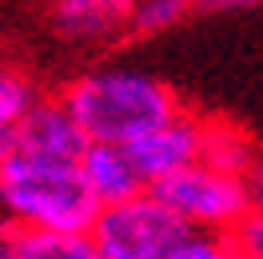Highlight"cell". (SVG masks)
Listing matches in <instances>:
<instances>
[{
	"label": "cell",
	"mask_w": 263,
	"mask_h": 259,
	"mask_svg": "<svg viewBox=\"0 0 263 259\" xmlns=\"http://www.w3.org/2000/svg\"><path fill=\"white\" fill-rule=\"evenodd\" d=\"M0 211L4 219L28 231L88 235L100 215V203L84 183L80 160L44 156L12 144L0 160Z\"/></svg>",
	"instance_id": "1"
},
{
	"label": "cell",
	"mask_w": 263,
	"mask_h": 259,
	"mask_svg": "<svg viewBox=\"0 0 263 259\" xmlns=\"http://www.w3.org/2000/svg\"><path fill=\"white\" fill-rule=\"evenodd\" d=\"M60 104L76 120L84 140L132 144L167 116L180 112V100L160 76L140 68H96L64 88Z\"/></svg>",
	"instance_id": "2"
},
{
	"label": "cell",
	"mask_w": 263,
	"mask_h": 259,
	"mask_svg": "<svg viewBox=\"0 0 263 259\" xmlns=\"http://www.w3.org/2000/svg\"><path fill=\"white\" fill-rule=\"evenodd\" d=\"M192 231L196 227L172 215L152 192H140L100 208L88 235L100 259H180Z\"/></svg>",
	"instance_id": "3"
},
{
	"label": "cell",
	"mask_w": 263,
	"mask_h": 259,
	"mask_svg": "<svg viewBox=\"0 0 263 259\" xmlns=\"http://www.w3.org/2000/svg\"><path fill=\"white\" fill-rule=\"evenodd\" d=\"M172 215H180L187 227L196 231H231L243 219V211L251 208L243 176L212 168V163H187L180 172H172L167 179L148 188Z\"/></svg>",
	"instance_id": "4"
},
{
	"label": "cell",
	"mask_w": 263,
	"mask_h": 259,
	"mask_svg": "<svg viewBox=\"0 0 263 259\" xmlns=\"http://www.w3.org/2000/svg\"><path fill=\"white\" fill-rule=\"evenodd\" d=\"M199 144H203V120L180 108L176 116H167L164 124H156L152 132H144L140 140H132V144H124V147H128L140 179L152 188V183L167 179L172 172L196 163Z\"/></svg>",
	"instance_id": "5"
},
{
	"label": "cell",
	"mask_w": 263,
	"mask_h": 259,
	"mask_svg": "<svg viewBox=\"0 0 263 259\" xmlns=\"http://www.w3.org/2000/svg\"><path fill=\"white\" fill-rule=\"evenodd\" d=\"M80 172H84V183H88V192H92V199L100 208L148 192V183L140 179V172H136V163H132L124 144H96V140H88L80 152Z\"/></svg>",
	"instance_id": "6"
},
{
	"label": "cell",
	"mask_w": 263,
	"mask_h": 259,
	"mask_svg": "<svg viewBox=\"0 0 263 259\" xmlns=\"http://www.w3.org/2000/svg\"><path fill=\"white\" fill-rule=\"evenodd\" d=\"M132 4L136 0H52V28L64 40L96 44L128 28Z\"/></svg>",
	"instance_id": "7"
},
{
	"label": "cell",
	"mask_w": 263,
	"mask_h": 259,
	"mask_svg": "<svg viewBox=\"0 0 263 259\" xmlns=\"http://www.w3.org/2000/svg\"><path fill=\"white\" fill-rule=\"evenodd\" d=\"M16 147H28V152H44V156H72L80 160L84 152V132L76 128V120L68 116V108L60 100H36V108L16 124V136H12Z\"/></svg>",
	"instance_id": "8"
},
{
	"label": "cell",
	"mask_w": 263,
	"mask_h": 259,
	"mask_svg": "<svg viewBox=\"0 0 263 259\" xmlns=\"http://www.w3.org/2000/svg\"><path fill=\"white\" fill-rule=\"evenodd\" d=\"M255 152H259V147H255V140H251L243 128H235L228 120H203V144H199V160L203 163L243 176Z\"/></svg>",
	"instance_id": "9"
},
{
	"label": "cell",
	"mask_w": 263,
	"mask_h": 259,
	"mask_svg": "<svg viewBox=\"0 0 263 259\" xmlns=\"http://www.w3.org/2000/svg\"><path fill=\"white\" fill-rule=\"evenodd\" d=\"M12 259H100L92 235H68V231H28L20 227Z\"/></svg>",
	"instance_id": "10"
},
{
	"label": "cell",
	"mask_w": 263,
	"mask_h": 259,
	"mask_svg": "<svg viewBox=\"0 0 263 259\" xmlns=\"http://www.w3.org/2000/svg\"><path fill=\"white\" fill-rule=\"evenodd\" d=\"M40 88L24 68L0 60V132H16V124L36 108Z\"/></svg>",
	"instance_id": "11"
},
{
	"label": "cell",
	"mask_w": 263,
	"mask_h": 259,
	"mask_svg": "<svg viewBox=\"0 0 263 259\" xmlns=\"http://www.w3.org/2000/svg\"><path fill=\"white\" fill-rule=\"evenodd\" d=\"M187 12H192V0H136L128 28L140 36H160V32H172L176 24H183Z\"/></svg>",
	"instance_id": "12"
},
{
	"label": "cell",
	"mask_w": 263,
	"mask_h": 259,
	"mask_svg": "<svg viewBox=\"0 0 263 259\" xmlns=\"http://www.w3.org/2000/svg\"><path fill=\"white\" fill-rule=\"evenodd\" d=\"M180 259H243V251L231 243L228 231H192Z\"/></svg>",
	"instance_id": "13"
},
{
	"label": "cell",
	"mask_w": 263,
	"mask_h": 259,
	"mask_svg": "<svg viewBox=\"0 0 263 259\" xmlns=\"http://www.w3.org/2000/svg\"><path fill=\"white\" fill-rule=\"evenodd\" d=\"M231 243L243 251V259H263V208H251L243 211V219L228 231Z\"/></svg>",
	"instance_id": "14"
},
{
	"label": "cell",
	"mask_w": 263,
	"mask_h": 259,
	"mask_svg": "<svg viewBox=\"0 0 263 259\" xmlns=\"http://www.w3.org/2000/svg\"><path fill=\"white\" fill-rule=\"evenodd\" d=\"M255 4H263V0H192V8H199V12H247Z\"/></svg>",
	"instance_id": "15"
},
{
	"label": "cell",
	"mask_w": 263,
	"mask_h": 259,
	"mask_svg": "<svg viewBox=\"0 0 263 259\" xmlns=\"http://www.w3.org/2000/svg\"><path fill=\"white\" fill-rule=\"evenodd\" d=\"M16 239H20V227L12 224V219H4V215H0V259H12Z\"/></svg>",
	"instance_id": "16"
},
{
	"label": "cell",
	"mask_w": 263,
	"mask_h": 259,
	"mask_svg": "<svg viewBox=\"0 0 263 259\" xmlns=\"http://www.w3.org/2000/svg\"><path fill=\"white\" fill-rule=\"evenodd\" d=\"M12 136H16V132H0V160L8 156V147H12Z\"/></svg>",
	"instance_id": "17"
}]
</instances>
